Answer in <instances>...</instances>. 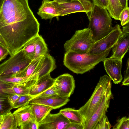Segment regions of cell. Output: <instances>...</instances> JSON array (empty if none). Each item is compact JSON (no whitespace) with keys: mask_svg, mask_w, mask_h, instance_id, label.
I'll list each match as a JSON object with an SVG mask.
<instances>
[{"mask_svg":"<svg viewBox=\"0 0 129 129\" xmlns=\"http://www.w3.org/2000/svg\"><path fill=\"white\" fill-rule=\"evenodd\" d=\"M40 25L28 0H4L0 11V33L10 56L39 35Z\"/></svg>","mask_w":129,"mask_h":129,"instance_id":"cell-1","label":"cell"},{"mask_svg":"<svg viewBox=\"0 0 129 129\" xmlns=\"http://www.w3.org/2000/svg\"><path fill=\"white\" fill-rule=\"evenodd\" d=\"M112 48H111L102 53L94 54H80L71 51L66 52L63 64L74 73L83 74L103 61L108 55Z\"/></svg>","mask_w":129,"mask_h":129,"instance_id":"cell-2","label":"cell"},{"mask_svg":"<svg viewBox=\"0 0 129 129\" xmlns=\"http://www.w3.org/2000/svg\"><path fill=\"white\" fill-rule=\"evenodd\" d=\"M87 17L89 21L88 28L91 31L95 42L108 35L113 29L111 16L105 8L94 4Z\"/></svg>","mask_w":129,"mask_h":129,"instance_id":"cell-3","label":"cell"},{"mask_svg":"<svg viewBox=\"0 0 129 129\" xmlns=\"http://www.w3.org/2000/svg\"><path fill=\"white\" fill-rule=\"evenodd\" d=\"M111 80L107 75L101 76L90 97L78 110L82 119L83 125L88 121L95 111L105 93L111 88Z\"/></svg>","mask_w":129,"mask_h":129,"instance_id":"cell-4","label":"cell"},{"mask_svg":"<svg viewBox=\"0 0 129 129\" xmlns=\"http://www.w3.org/2000/svg\"><path fill=\"white\" fill-rule=\"evenodd\" d=\"M92 32L88 28L76 30L64 45L66 52L71 51L80 54L87 53L95 43Z\"/></svg>","mask_w":129,"mask_h":129,"instance_id":"cell-5","label":"cell"},{"mask_svg":"<svg viewBox=\"0 0 129 129\" xmlns=\"http://www.w3.org/2000/svg\"><path fill=\"white\" fill-rule=\"evenodd\" d=\"M22 48L0 64V77L14 76L27 67L31 61Z\"/></svg>","mask_w":129,"mask_h":129,"instance_id":"cell-6","label":"cell"},{"mask_svg":"<svg viewBox=\"0 0 129 129\" xmlns=\"http://www.w3.org/2000/svg\"><path fill=\"white\" fill-rule=\"evenodd\" d=\"M57 8L59 16L83 12L88 15L92 11L93 4L87 0H76L67 2L52 1Z\"/></svg>","mask_w":129,"mask_h":129,"instance_id":"cell-7","label":"cell"},{"mask_svg":"<svg viewBox=\"0 0 129 129\" xmlns=\"http://www.w3.org/2000/svg\"><path fill=\"white\" fill-rule=\"evenodd\" d=\"M122 33L120 26L116 24L109 34L95 42L87 53L88 54H100L112 48Z\"/></svg>","mask_w":129,"mask_h":129,"instance_id":"cell-8","label":"cell"},{"mask_svg":"<svg viewBox=\"0 0 129 129\" xmlns=\"http://www.w3.org/2000/svg\"><path fill=\"white\" fill-rule=\"evenodd\" d=\"M111 88L105 93L95 111L88 121L84 125V129H94L98 121L106 114L109 106L111 100L113 99Z\"/></svg>","mask_w":129,"mask_h":129,"instance_id":"cell-9","label":"cell"},{"mask_svg":"<svg viewBox=\"0 0 129 129\" xmlns=\"http://www.w3.org/2000/svg\"><path fill=\"white\" fill-rule=\"evenodd\" d=\"M54 85L58 96L69 98L74 91L75 80L72 75L65 73L55 79Z\"/></svg>","mask_w":129,"mask_h":129,"instance_id":"cell-10","label":"cell"},{"mask_svg":"<svg viewBox=\"0 0 129 129\" xmlns=\"http://www.w3.org/2000/svg\"><path fill=\"white\" fill-rule=\"evenodd\" d=\"M70 123L60 112L54 114L49 113L38 123V129H66Z\"/></svg>","mask_w":129,"mask_h":129,"instance_id":"cell-11","label":"cell"},{"mask_svg":"<svg viewBox=\"0 0 129 129\" xmlns=\"http://www.w3.org/2000/svg\"><path fill=\"white\" fill-rule=\"evenodd\" d=\"M56 67L55 59L49 54L47 53L43 56L36 71L27 78V81H36L43 76L50 74Z\"/></svg>","mask_w":129,"mask_h":129,"instance_id":"cell-12","label":"cell"},{"mask_svg":"<svg viewBox=\"0 0 129 129\" xmlns=\"http://www.w3.org/2000/svg\"><path fill=\"white\" fill-rule=\"evenodd\" d=\"M122 60L110 57L103 61L105 69L113 83L117 84L122 80L121 73Z\"/></svg>","mask_w":129,"mask_h":129,"instance_id":"cell-13","label":"cell"},{"mask_svg":"<svg viewBox=\"0 0 129 129\" xmlns=\"http://www.w3.org/2000/svg\"><path fill=\"white\" fill-rule=\"evenodd\" d=\"M70 100L69 98L58 96L45 98L34 97L31 99L29 104H39L48 106L53 109L59 108L66 105Z\"/></svg>","mask_w":129,"mask_h":129,"instance_id":"cell-14","label":"cell"},{"mask_svg":"<svg viewBox=\"0 0 129 129\" xmlns=\"http://www.w3.org/2000/svg\"><path fill=\"white\" fill-rule=\"evenodd\" d=\"M129 46V33H122L112 47L111 57L122 60L127 52Z\"/></svg>","mask_w":129,"mask_h":129,"instance_id":"cell-15","label":"cell"},{"mask_svg":"<svg viewBox=\"0 0 129 129\" xmlns=\"http://www.w3.org/2000/svg\"><path fill=\"white\" fill-rule=\"evenodd\" d=\"M54 82L55 79L51 77L50 74L44 76L37 80L30 88L29 94L33 98L52 86Z\"/></svg>","mask_w":129,"mask_h":129,"instance_id":"cell-16","label":"cell"},{"mask_svg":"<svg viewBox=\"0 0 129 129\" xmlns=\"http://www.w3.org/2000/svg\"><path fill=\"white\" fill-rule=\"evenodd\" d=\"M37 14L42 19H51L59 16L58 12L52 1L43 0Z\"/></svg>","mask_w":129,"mask_h":129,"instance_id":"cell-17","label":"cell"},{"mask_svg":"<svg viewBox=\"0 0 129 129\" xmlns=\"http://www.w3.org/2000/svg\"><path fill=\"white\" fill-rule=\"evenodd\" d=\"M31 107L30 104L22 106L18 108L13 113L17 127H19L30 118L32 115Z\"/></svg>","mask_w":129,"mask_h":129,"instance_id":"cell-18","label":"cell"},{"mask_svg":"<svg viewBox=\"0 0 129 129\" xmlns=\"http://www.w3.org/2000/svg\"><path fill=\"white\" fill-rule=\"evenodd\" d=\"M31 105V112L38 123L41 121L53 109L51 107L39 104Z\"/></svg>","mask_w":129,"mask_h":129,"instance_id":"cell-19","label":"cell"},{"mask_svg":"<svg viewBox=\"0 0 129 129\" xmlns=\"http://www.w3.org/2000/svg\"><path fill=\"white\" fill-rule=\"evenodd\" d=\"M43 56L34 59L25 69L14 76L26 78L25 82L27 79L32 75L36 71Z\"/></svg>","mask_w":129,"mask_h":129,"instance_id":"cell-20","label":"cell"},{"mask_svg":"<svg viewBox=\"0 0 129 129\" xmlns=\"http://www.w3.org/2000/svg\"><path fill=\"white\" fill-rule=\"evenodd\" d=\"M59 112L67 118L70 122L83 124L82 119L78 110L67 108L60 110Z\"/></svg>","mask_w":129,"mask_h":129,"instance_id":"cell-21","label":"cell"},{"mask_svg":"<svg viewBox=\"0 0 129 129\" xmlns=\"http://www.w3.org/2000/svg\"><path fill=\"white\" fill-rule=\"evenodd\" d=\"M107 9L111 17L116 20H119L120 14L123 9L119 0H108Z\"/></svg>","mask_w":129,"mask_h":129,"instance_id":"cell-22","label":"cell"},{"mask_svg":"<svg viewBox=\"0 0 129 129\" xmlns=\"http://www.w3.org/2000/svg\"><path fill=\"white\" fill-rule=\"evenodd\" d=\"M30 87L23 84L14 85L12 87L3 90L5 93L15 94L20 95L29 94Z\"/></svg>","mask_w":129,"mask_h":129,"instance_id":"cell-23","label":"cell"},{"mask_svg":"<svg viewBox=\"0 0 129 129\" xmlns=\"http://www.w3.org/2000/svg\"><path fill=\"white\" fill-rule=\"evenodd\" d=\"M38 35L29 41L22 48L25 56L31 60L35 58V44Z\"/></svg>","mask_w":129,"mask_h":129,"instance_id":"cell-24","label":"cell"},{"mask_svg":"<svg viewBox=\"0 0 129 129\" xmlns=\"http://www.w3.org/2000/svg\"><path fill=\"white\" fill-rule=\"evenodd\" d=\"M48 48L44 39L39 35L38 36L35 46V56L34 59L45 55L47 53Z\"/></svg>","mask_w":129,"mask_h":129,"instance_id":"cell-25","label":"cell"},{"mask_svg":"<svg viewBox=\"0 0 129 129\" xmlns=\"http://www.w3.org/2000/svg\"><path fill=\"white\" fill-rule=\"evenodd\" d=\"M3 120L0 125V129H17L14 116L11 112L3 115Z\"/></svg>","mask_w":129,"mask_h":129,"instance_id":"cell-26","label":"cell"},{"mask_svg":"<svg viewBox=\"0 0 129 129\" xmlns=\"http://www.w3.org/2000/svg\"><path fill=\"white\" fill-rule=\"evenodd\" d=\"M8 95L6 93L0 94V115H4L10 112L13 109L8 100Z\"/></svg>","mask_w":129,"mask_h":129,"instance_id":"cell-27","label":"cell"},{"mask_svg":"<svg viewBox=\"0 0 129 129\" xmlns=\"http://www.w3.org/2000/svg\"><path fill=\"white\" fill-rule=\"evenodd\" d=\"M33 97L29 94L20 95L18 98L13 107V109L17 108L29 104L30 100Z\"/></svg>","mask_w":129,"mask_h":129,"instance_id":"cell-28","label":"cell"},{"mask_svg":"<svg viewBox=\"0 0 129 129\" xmlns=\"http://www.w3.org/2000/svg\"><path fill=\"white\" fill-rule=\"evenodd\" d=\"M26 79L25 77H18L14 76L0 77V79L2 80L12 84L14 85L22 84L24 82Z\"/></svg>","mask_w":129,"mask_h":129,"instance_id":"cell-29","label":"cell"},{"mask_svg":"<svg viewBox=\"0 0 129 129\" xmlns=\"http://www.w3.org/2000/svg\"><path fill=\"white\" fill-rule=\"evenodd\" d=\"M19 127L21 129H38V123L32 115L30 118Z\"/></svg>","mask_w":129,"mask_h":129,"instance_id":"cell-30","label":"cell"},{"mask_svg":"<svg viewBox=\"0 0 129 129\" xmlns=\"http://www.w3.org/2000/svg\"><path fill=\"white\" fill-rule=\"evenodd\" d=\"M114 126L113 129H129V118L126 116L122 117L116 121Z\"/></svg>","mask_w":129,"mask_h":129,"instance_id":"cell-31","label":"cell"},{"mask_svg":"<svg viewBox=\"0 0 129 129\" xmlns=\"http://www.w3.org/2000/svg\"><path fill=\"white\" fill-rule=\"evenodd\" d=\"M111 127L107 116L105 114L98 121L94 129H110Z\"/></svg>","mask_w":129,"mask_h":129,"instance_id":"cell-32","label":"cell"},{"mask_svg":"<svg viewBox=\"0 0 129 129\" xmlns=\"http://www.w3.org/2000/svg\"><path fill=\"white\" fill-rule=\"evenodd\" d=\"M56 96H58L55 87L53 85L49 88L34 97L45 98Z\"/></svg>","mask_w":129,"mask_h":129,"instance_id":"cell-33","label":"cell"},{"mask_svg":"<svg viewBox=\"0 0 129 129\" xmlns=\"http://www.w3.org/2000/svg\"><path fill=\"white\" fill-rule=\"evenodd\" d=\"M129 8L128 7L124 9L121 12L119 20L122 26H124L129 22Z\"/></svg>","mask_w":129,"mask_h":129,"instance_id":"cell-34","label":"cell"},{"mask_svg":"<svg viewBox=\"0 0 129 129\" xmlns=\"http://www.w3.org/2000/svg\"><path fill=\"white\" fill-rule=\"evenodd\" d=\"M8 54L9 52L8 50L0 44V61L5 59Z\"/></svg>","mask_w":129,"mask_h":129,"instance_id":"cell-35","label":"cell"},{"mask_svg":"<svg viewBox=\"0 0 129 129\" xmlns=\"http://www.w3.org/2000/svg\"><path fill=\"white\" fill-rule=\"evenodd\" d=\"M127 68L125 71L124 78L122 82V85L124 86H128L129 85V59L127 62Z\"/></svg>","mask_w":129,"mask_h":129,"instance_id":"cell-36","label":"cell"},{"mask_svg":"<svg viewBox=\"0 0 129 129\" xmlns=\"http://www.w3.org/2000/svg\"><path fill=\"white\" fill-rule=\"evenodd\" d=\"M14 85L12 84L4 81L0 79V94L5 93L3 92L4 89L11 88Z\"/></svg>","mask_w":129,"mask_h":129,"instance_id":"cell-37","label":"cell"},{"mask_svg":"<svg viewBox=\"0 0 129 129\" xmlns=\"http://www.w3.org/2000/svg\"><path fill=\"white\" fill-rule=\"evenodd\" d=\"M20 96L15 94H8L7 97L8 100L12 107L16 101Z\"/></svg>","mask_w":129,"mask_h":129,"instance_id":"cell-38","label":"cell"},{"mask_svg":"<svg viewBox=\"0 0 129 129\" xmlns=\"http://www.w3.org/2000/svg\"><path fill=\"white\" fill-rule=\"evenodd\" d=\"M66 129H84V126L82 123L70 122Z\"/></svg>","mask_w":129,"mask_h":129,"instance_id":"cell-39","label":"cell"},{"mask_svg":"<svg viewBox=\"0 0 129 129\" xmlns=\"http://www.w3.org/2000/svg\"><path fill=\"white\" fill-rule=\"evenodd\" d=\"M94 4L107 9L108 6V0H95Z\"/></svg>","mask_w":129,"mask_h":129,"instance_id":"cell-40","label":"cell"},{"mask_svg":"<svg viewBox=\"0 0 129 129\" xmlns=\"http://www.w3.org/2000/svg\"><path fill=\"white\" fill-rule=\"evenodd\" d=\"M119 1L123 9L128 7V0H119Z\"/></svg>","mask_w":129,"mask_h":129,"instance_id":"cell-41","label":"cell"},{"mask_svg":"<svg viewBox=\"0 0 129 129\" xmlns=\"http://www.w3.org/2000/svg\"><path fill=\"white\" fill-rule=\"evenodd\" d=\"M124 26L122 30V33H129V22Z\"/></svg>","mask_w":129,"mask_h":129,"instance_id":"cell-42","label":"cell"},{"mask_svg":"<svg viewBox=\"0 0 129 129\" xmlns=\"http://www.w3.org/2000/svg\"><path fill=\"white\" fill-rule=\"evenodd\" d=\"M0 43L5 47L8 50V46L5 43L0 33ZM9 51V50H8Z\"/></svg>","mask_w":129,"mask_h":129,"instance_id":"cell-43","label":"cell"},{"mask_svg":"<svg viewBox=\"0 0 129 129\" xmlns=\"http://www.w3.org/2000/svg\"><path fill=\"white\" fill-rule=\"evenodd\" d=\"M54 1L58 2H67L76 0H53Z\"/></svg>","mask_w":129,"mask_h":129,"instance_id":"cell-44","label":"cell"},{"mask_svg":"<svg viewBox=\"0 0 129 129\" xmlns=\"http://www.w3.org/2000/svg\"><path fill=\"white\" fill-rule=\"evenodd\" d=\"M4 0H0V11L3 4Z\"/></svg>","mask_w":129,"mask_h":129,"instance_id":"cell-45","label":"cell"},{"mask_svg":"<svg viewBox=\"0 0 129 129\" xmlns=\"http://www.w3.org/2000/svg\"><path fill=\"white\" fill-rule=\"evenodd\" d=\"M3 119V115H0V123H2Z\"/></svg>","mask_w":129,"mask_h":129,"instance_id":"cell-46","label":"cell"},{"mask_svg":"<svg viewBox=\"0 0 129 129\" xmlns=\"http://www.w3.org/2000/svg\"><path fill=\"white\" fill-rule=\"evenodd\" d=\"M88 0V1H90V2H91L92 3V4L94 5L93 4V1L92 0Z\"/></svg>","mask_w":129,"mask_h":129,"instance_id":"cell-47","label":"cell"},{"mask_svg":"<svg viewBox=\"0 0 129 129\" xmlns=\"http://www.w3.org/2000/svg\"><path fill=\"white\" fill-rule=\"evenodd\" d=\"M93 4H95V0H92Z\"/></svg>","mask_w":129,"mask_h":129,"instance_id":"cell-48","label":"cell"},{"mask_svg":"<svg viewBox=\"0 0 129 129\" xmlns=\"http://www.w3.org/2000/svg\"><path fill=\"white\" fill-rule=\"evenodd\" d=\"M1 123H0V125L1 124Z\"/></svg>","mask_w":129,"mask_h":129,"instance_id":"cell-49","label":"cell"},{"mask_svg":"<svg viewBox=\"0 0 129 129\" xmlns=\"http://www.w3.org/2000/svg\"></svg>","mask_w":129,"mask_h":129,"instance_id":"cell-50","label":"cell"}]
</instances>
